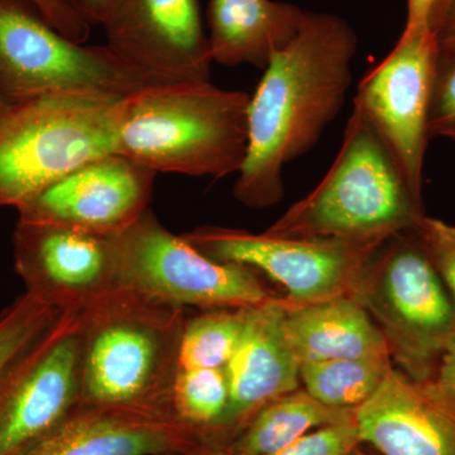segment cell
<instances>
[{
    "mask_svg": "<svg viewBox=\"0 0 455 455\" xmlns=\"http://www.w3.org/2000/svg\"><path fill=\"white\" fill-rule=\"evenodd\" d=\"M357 50L346 20L307 11L251 97L247 154L233 187L239 203L263 209L281 202L284 166L319 142L346 103Z\"/></svg>",
    "mask_w": 455,
    "mask_h": 455,
    "instance_id": "cell-1",
    "label": "cell"
},
{
    "mask_svg": "<svg viewBox=\"0 0 455 455\" xmlns=\"http://www.w3.org/2000/svg\"><path fill=\"white\" fill-rule=\"evenodd\" d=\"M251 95L211 82L157 84L116 104V154L156 173H238L248 143Z\"/></svg>",
    "mask_w": 455,
    "mask_h": 455,
    "instance_id": "cell-2",
    "label": "cell"
},
{
    "mask_svg": "<svg viewBox=\"0 0 455 455\" xmlns=\"http://www.w3.org/2000/svg\"><path fill=\"white\" fill-rule=\"evenodd\" d=\"M79 317L80 405L173 415L187 309L118 287Z\"/></svg>",
    "mask_w": 455,
    "mask_h": 455,
    "instance_id": "cell-3",
    "label": "cell"
},
{
    "mask_svg": "<svg viewBox=\"0 0 455 455\" xmlns=\"http://www.w3.org/2000/svg\"><path fill=\"white\" fill-rule=\"evenodd\" d=\"M387 147L353 107L339 152L324 179L266 230L299 239L383 243L418 229L425 217Z\"/></svg>",
    "mask_w": 455,
    "mask_h": 455,
    "instance_id": "cell-4",
    "label": "cell"
},
{
    "mask_svg": "<svg viewBox=\"0 0 455 455\" xmlns=\"http://www.w3.org/2000/svg\"><path fill=\"white\" fill-rule=\"evenodd\" d=\"M121 99L68 92L3 108L0 208H17L77 167L116 154L114 124Z\"/></svg>",
    "mask_w": 455,
    "mask_h": 455,
    "instance_id": "cell-5",
    "label": "cell"
},
{
    "mask_svg": "<svg viewBox=\"0 0 455 455\" xmlns=\"http://www.w3.org/2000/svg\"><path fill=\"white\" fill-rule=\"evenodd\" d=\"M352 298L377 323L401 372L419 382L435 379L455 335V300L418 229L392 236L379 247Z\"/></svg>",
    "mask_w": 455,
    "mask_h": 455,
    "instance_id": "cell-6",
    "label": "cell"
},
{
    "mask_svg": "<svg viewBox=\"0 0 455 455\" xmlns=\"http://www.w3.org/2000/svg\"><path fill=\"white\" fill-rule=\"evenodd\" d=\"M157 85L107 44L71 41L29 0H0V90L8 101L92 92L124 98Z\"/></svg>",
    "mask_w": 455,
    "mask_h": 455,
    "instance_id": "cell-7",
    "label": "cell"
},
{
    "mask_svg": "<svg viewBox=\"0 0 455 455\" xmlns=\"http://www.w3.org/2000/svg\"><path fill=\"white\" fill-rule=\"evenodd\" d=\"M116 278L130 290L178 307L241 309L274 298L254 269L220 262L171 233L151 209L114 236Z\"/></svg>",
    "mask_w": 455,
    "mask_h": 455,
    "instance_id": "cell-8",
    "label": "cell"
},
{
    "mask_svg": "<svg viewBox=\"0 0 455 455\" xmlns=\"http://www.w3.org/2000/svg\"><path fill=\"white\" fill-rule=\"evenodd\" d=\"M181 235L212 259L245 266L280 283L290 307L352 296L385 243L283 238L221 227H200Z\"/></svg>",
    "mask_w": 455,
    "mask_h": 455,
    "instance_id": "cell-9",
    "label": "cell"
},
{
    "mask_svg": "<svg viewBox=\"0 0 455 455\" xmlns=\"http://www.w3.org/2000/svg\"><path fill=\"white\" fill-rule=\"evenodd\" d=\"M438 56L429 28L403 31L391 52L359 83L353 100L420 197Z\"/></svg>",
    "mask_w": 455,
    "mask_h": 455,
    "instance_id": "cell-10",
    "label": "cell"
},
{
    "mask_svg": "<svg viewBox=\"0 0 455 455\" xmlns=\"http://www.w3.org/2000/svg\"><path fill=\"white\" fill-rule=\"evenodd\" d=\"M80 400V317L62 313L0 390V455L27 453L64 423Z\"/></svg>",
    "mask_w": 455,
    "mask_h": 455,
    "instance_id": "cell-11",
    "label": "cell"
},
{
    "mask_svg": "<svg viewBox=\"0 0 455 455\" xmlns=\"http://www.w3.org/2000/svg\"><path fill=\"white\" fill-rule=\"evenodd\" d=\"M107 46L155 84L211 82V44L197 0H109Z\"/></svg>",
    "mask_w": 455,
    "mask_h": 455,
    "instance_id": "cell-12",
    "label": "cell"
},
{
    "mask_svg": "<svg viewBox=\"0 0 455 455\" xmlns=\"http://www.w3.org/2000/svg\"><path fill=\"white\" fill-rule=\"evenodd\" d=\"M157 173L127 156L95 158L17 206L20 220L114 238L149 208Z\"/></svg>",
    "mask_w": 455,
    "mask_h": 455,
    "instance_id": "cell-13",
    "label": "cell"
},
{
    "mask_svg": "<svg viewBox=\"0 0 455 455\" xmlns=\"http://www.w3.org/2000/svg\"><path fill=\"white\" fill-rule=\"evenodd\" d=\"M13 248L26 292L61 313H82L118 289L113 238L18 220Z\"/></svg>",
    "mask_w": 455,
    "mask_h": 455,
    "instance_id": "cell-14",
    "label": "cell"
},
{
    "mask_svg": "<svg viewBox=\"0 0 455 455\" xmlns=\"http://www.w3.org/2000/svg\"><path fill=\"white\" fill-rule=\"evenodd\" d=\"M355 424L359 442L381 455H455V391L392 367L376 394L355 410Z\"/></svg>",
    "mask_w": 455,
    "mask_h": 455,
    "instance_id": "cell-15",
    "label": "cell"
},
{
    "mask_svg": "<svg viewBox=\"0 0 455 455\" xmlns=\"http://www.w3.org/2000/svg\"><path fill=\"white\" fill-rule=\"evenodd\" d=\"M209 436L176 416L80 405L23 455H176L209 447Z\"/></svg>",
    "mask_w": 455,
    "mask_h": 455,
    "instance_id": "cell-16",
    "label": "cell"
},
{
    "mask_svg": "<svg viewBox=\"0 0 455 455\" xmlns=\"http://www.w3.org/2000/svg\"><path fill=\"white\" fill-rule=\"evenodd\" d=\"M287 307L275 298L244 307L243 331L224 367L229 403L218 433L239 429L269 401L298 390L301 364L284 331Z\"/></svg>",
    "mask_w": 455,
    "mask_h": 455,
    "instance_id": "cell-17",
    "label": "cell"
},
{
    "mask_svg": "<svg viewBox=\"0 0 455 455\" xmlns=\"http://www.w3.org/2000/svg\"><path fill=\"white\" fill-rule=\"evenodd\" d=\"M307 11L276 0H209L212 62L267 68L300 31Z\"/></svg>",
    "mask_w": 455,
    "mask_h": 455,
    "instance_id": "cell-18",
    "label": "cell"
},
{
    "mask_svg": "<svg viewBox=\"0 0 455 455\" xmlns=\"http://www.w3.org/2000/svg\"><path fill=\"white\" fill-rule=\"evenodd\" d=\"M284 331L300 364L390 355L379 326L352 296L289 305Z\"/></svg>",
    "mask_w": 455,
    "mask_h": 455,
    "instance_id": "cell-19",
    "label": "cell"
},
{
    "mask_svg": "<svg viewBox=\"0 0 455 455\" xmlns=\"http://www.w3.org/2000/svg\"><path fill=\"white\" fill-rule=\"evenodd\" d=\"M355 410L333 409L305 390H295L269 401L241 427L227 447L230 455H272L289 447L313 429L346 420Z\"/></svg>",
    "mask_w": 455,
    "mask_h": 455,
    "instance_id": "cell-20",
    "label": "cell"
},
{
    "mask_svg": "<svg viewBox=\"0 0 455 455\" xmlns=\"http://www.w3.org/2000/svg\"><path fill=\"white\" fill-rule=\"evenodd\" d=\"M392 367L390 355L315 362L301 364L300 381L324 405L355 410L381 387Z\"/></svg>",
    "mask_w": 455,
    "mask_h": 455,
    "instance_id": "cell-21",
    "label": "cell"
},
{
    "mask_svg": "<svg viewBox=\"0 0 455 455\" xmlns=\"http://www.w3.org/2000/svg\"><path fill=\"white\" fill-rule=\"evenodd\" d=\"M243 324L244 307L205 310L188 316L180 344V370L226 367L238 346Z\"/></svg>",
    "mask_w": 455,
    "mask_h": 455,
    "instance_id": "cell-22",
    "label": "cell"
},
{
    "mask_svg": "<svg viewBox=\"0 0 455 455\" xmlns=\"http://www.w3.org/2000/svg\"><path fill=\"white\" fill-rule=\"evenodd\" d=\"M229 403V386L224 368L180 370L171 392V410L182 423L218 433Z\"/></svg>",
    "mask_w": 455,
    "mask_h": 455,
    "instance_id": "cell-23",
    "label": "cell"
},
{
    "mask_svg": "<svg viewBox=\"0 0 455 455\" xmlns=\"http://www.w3.org/2000/svg\"><path fill=\"white\" fill-rule=\"evenodd\" d=\"M61 311L23 293L0 314V390L37 346Z\"/></svg>",
    "mask_w": 455,
    "mask_h": 455,
    "instance_id": "cell-24",
    "label": "cell"
},
{
    "mask_svg": "<svg viewBox=\"0 0 455 455\" xmlns=\"http://www.w3.org/2000/svg\"><path fill=\"white\" fill-rule=\"evenodd\" d=\"M359 442L355 415L305 434L289 447L272 455H353Z\"/></svg>",
    "mask_w": 455,
    "mask_h": 455,
    "instance_id": "cell-25",
    "label": "cell"
},
{
    "mask_svg": "<svg viewBox=\"0 0 455 455\" xmlns=\"http://www.w3.org/2000/svg\"><path fill=\"white\" fill-rule=\"evenodd\" d=\"M418 235L455 300V224L425 215L419 224Z\"/></svg>",
    "mask_w": 455,
    "mask_h": 455,
    "instance_id": "cell-26",
    "label": "cell"
},
{
    "mask_svg": "<svg viewBox=\"0 0 455 455\" xmlns=\"http://www.w3.org/2000/svg\"><path fill=\"white\" fill-rule=\"evenodd\" d=\"M455 125V51H439L431 100L430 139Z\"/></svg>",
    "mask_w": 455,
    "mask_h": 455,
    "instance_id": "cell-27",
    "label": "cell"
},
{
    "mask_svg": "<svg viewBox=\"0 0 455 455\" xmlns=\"http://www.w3.org/2000/svg\"><path fill=\"white\" fill-rule=\"evenodd\" d=\"M41 12L44 20L65 37L77 44H85L90 36V25L76 16L59 0H29Z\"/></svg>",
    "mask_w": 455,
    "mask_h": 455,
    "instance_id": "cell-28",
    "label": "cell"
},
{
    "mask_svg": "<svg viewBox=\"0 0 455 455\" xmlns=\"http://www.w3.org/2000/svg\"><path fill=\"white\" fill-rule=\"evenodd\" d=\"M429 28L439 51H455V0H442L431 16Z\"/></svg>",
    "mask_w": 455,
    "mask_h": 455,
    "instance_id": "cell-29",
    "label": "cell"
},
{
    "mask_svg": "<svg viewBox=\"0 0 455 455\" xmlns=\"http://www.w3.org/2000/svg\"><path fill=\"white\" fill-rule=\"evenodd\" d=\"M440 2L442 0H406L407 16L403 31L429 28L431 16Z\"/></svg>",
    "mask_w": 455,
    "mask_h": 455,
    "instance_id": "cell-30",
    "label": "cell"
},
{
    "mask_svg": "<svg viewBox=\"0 0 455 455\" xmlns=\"http://www.w3.org/2000/svg\"><path fill=\"white\" fill-rule=\"evenodd\" d=\"M90 26L101 25L109 0H59Z\"/></svg>",
    "mask_w": 455,
    "mask_h": 455,
    "instance_id": "cell-31",
    "label": "cell"
},
{
    "mask_svg": "<svg viewBox=\"0 0 455 455\" xmlns=\"http://www.w3.org/2000/svg\"><path fill=\"white\" fill-rule=\"evenodd\" d=\"M435 379L455 391V335L449 341L447 349L443 355Z\"/></svg>",
    "mask_w": 455,
    "mask_h": 455,
    "instance_id": "cell-32",
    "label": "cell"
},
{
    "mask_svg": "<svg viewBox=\"0 0 455 455\" xmlns=\"http://www.w3.org/2000/svg\"><path fill=\"white\" fill-rule=\"evenodd\" d=\"M202 455H230L228 453L226 448L221 447H214V445H211L203 451Z\"/></svg>",
    "mask_w": 455,
    "mask_h": 455,
    "instance_id": "cell-33",
    "label": "cell"
},
{
    "mask_svg": "<svg viewBox=\"0 0 455 455\" xmlns=\"http://www.w3.org/2000/svg\"><path fill=\"white\" fill-rule=\"evenodd\" d=\"M443 139H447L453 142L455 145V125L453 127L449 128V130L445 131L444 133L442 134Z\"/></svg>",
    "mask_w": 455,
    "mask_h": 455,
    "instance_id": "cell-34",
    "label": "cell"
},
{
    "mask_svg": "<svg viewBox=\"0 0 455 455\" xmlns=\"http://www.w3.org/2000/svg\"><path fill=\"white\" fill-rule=\"evenodd\" d=\"M8 103H11V101L7 100V98L3 95L2 90H0V110L3 109L5 106H7Z\"/></svg>",
    "mask_w": 455,
    "mask_h": 455,
    "instance_id": "cell-35",
    "label": "cell"
},
{
    "mask_svg": "<svg viewBox=\"0 0 455 455\" xmlns=\"http://www.w3.org/2000/svg\"><path fill=\"white\" fill-rule=\"evenodd\" d=\"M211 447V445H209ZM208 448V447H206ZM206 448L202 449V451H196V453H188V454H176V455H202L203 451H205Z\"/></svg>",
    "mask_w": 455,
    "mask_h": 455,
    "instance_id": "cell-36",
    "label": "cell"
}]
</instances>
